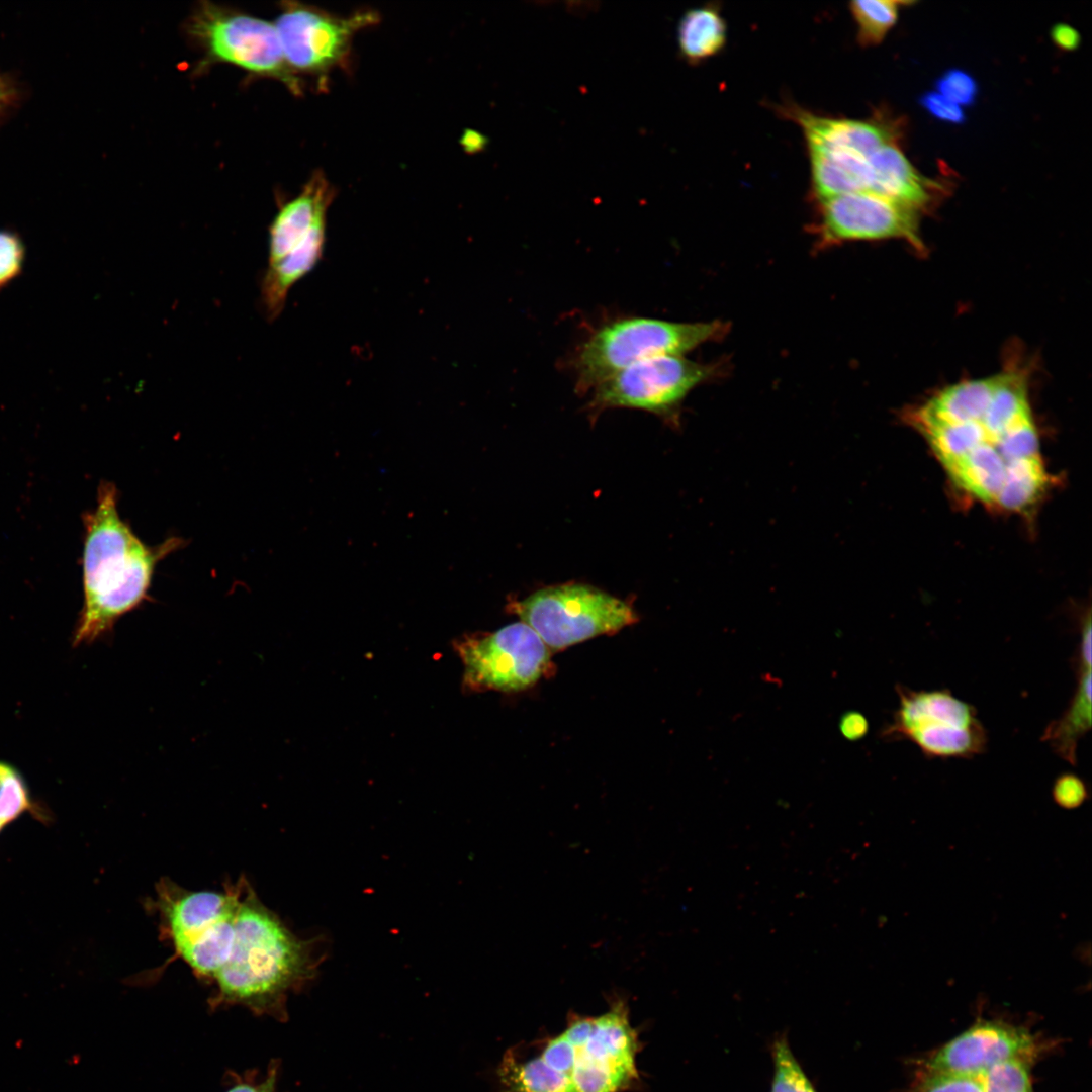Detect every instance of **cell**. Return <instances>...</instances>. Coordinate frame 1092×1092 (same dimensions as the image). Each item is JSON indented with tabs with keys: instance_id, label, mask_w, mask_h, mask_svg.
Masks as SVG:
<instances>
[{
	"instance_id": "6da1fadb",
	"label": "cell",
	"mask_w": 1092,
	"mask_h": 1092,
	"mask_svg": "<svg viewBox=\"0 0 1092 1092\" xmlns=\"http://www.w3.org/2000/svg\"><path fill=\"white\" fill-rule=\"evenodd\" d=\"M232 933L222 965L211 979L210 1004L241 1005L286 1018L288 995L312 981L325 958L322 937L296 936L259 899L245 876L236 880Z\"/></svg>"
},
{
	"instance_id": "7a4b0ae2",
	"label": "cell",
	"mask_w": 1092,
	"mask_h": 1092,
	"mask_svg": "<svg viewBox=\"0 0 1092 1092\" xmlns=\"http://www.w3.org/2000/svg\"><path fill=\"white\" fill-rule=\"evenodd\" d=\"M117 500L115 485L104 481L95 510L85 517L84 607L75 645L110 632L118 618L148 600L157 564L185 542L169 537L157 546L146 545L120 518Z\"/></svg>"
},
{
	"instance_id": "3957f363",
	"label": "cell",
	"mask_w": 1092,
	"mask_h": 1092,
	"mask_svg": "<svg viewBox=\"0 0 1092 1092\" xmlns=\"http://www.w3.org/2000/svg\"><path fill=\"white\" fill-rule=\"evenodd\" d=\"M728 332L722 321L682 323L648 316H620L589 332L571 359L575 388L589 392L602 381L640 361L684 355Z\"/></svg>"
},
{
	"instance_id": "277c9868",
	"label": "cell",
	"mask_w": 1092,
	"mask_h": 1092,
	"mask_svg": "<svg viewBox=\"0 0 1092 1092\" xmlns=\"http://www.w3.org/2000/svg\"><path fill=\"white\" fill-rule=\"evenodd\" d=\"M899 705L880 736L907 740L927 758H972L986 751L988 734L975 707L947 689L912 690L897 685Z\"/></svg>"
},
{
	"instance_id": "5b68a950",
	"label": "cell",
	"mask_w": 1092,
	"mask_h": 1092,
	"mask_svg": "<svg viewBox=\"0 0 1092 1092\" xmlns=\"http://www.w3.org/2000/svg\"><path fill=\"white\" fill-rule=\"evenodd\" d=\"M510 609L551 651L614 633L638 621L636 612L625 601L579 583L541 588L513 602Z\"/></svg>"
},
{
	"instance_id": "8992f818",
	"label": "cell",
	"mask_w": 1092,
	"mask_h": 1092,
	"mask_svg": "<svg viewBox=\"0 0 1092 1092\" xmlns=\"http://www.w3.org/2000/svg\"><path fill=\"white\" fill-rule=\"evenodd\" d=\"M187 30L205 53L207 63H226L275 79L300 95L302 80L285 61L275 25L264 19L201 2Z\"/></svg>"
},
{
	"instance_id": "52a82bcc",
	"label": "cell",
	"mask_w": 1092,
	"mask_h": 1092,
	"mask_svg": "<svg viewBox=\"0 0 1092 1092\" xmlns=\"http://www.w3.org/2000/svg\"><path fill=\"white\" fill-rule=\"evenodd\" d=\"M718 373L717 365L684 355L649 358L595 386L587 407L593 415L609 408H636L674 422L689 393Z\"/></svg>"
},
{
	"instance_id": "ba28073f",
	"label": "cell",
	"mask_w": 1092,
	"mask_h": 1092,
	"mask_svg": "<svg viewBox=\"0 0 1092 1092\" xmlns=\"http://www.w3.org/2000/svg\"><path fill=\"white\" fill-rule=\"evenodd\" d=\"M456 649L464 664V681L474 690L528 689L550 671L552 663L551 650L522 621L462 639Z\"/></svg>"
},
{
	"instance_id": "9c48e42d",
	"label": "cell",
	"mask_w": 1092,
	"mask_h": 1092,
	"mask_svg": "<svg viewBox=\"0 0 1092 1092\" xmlns=\"http://www.w3.org/2000/svg\"><path fill=\"white\" fill-rule=\"evenodd\" d=\"M378 22L372 10L342 17L298 2L282 3L274 25L285 61L298 73L324 80L346 63L354 35Z\"/></svg>"
},
{
	"instance_id": "30bf717a",
	"label": "cell",
	"mask_w": 1092,
	"mask_h": 1092,
	"mask_svg": "<svg viewBox=\"0 0 1092 1092\" xmlns=\"http://www.w3.org/2000/svg\"><path fill=\"white\" fill-rule=\"evenodd\" d=\"M607 999L609 1009L594 1017L583 1040L572 1042L565 1036L574 1048L572 1092H623L639 1081L640 1041L630 1023L627 999L616 992Z\"/></svg>"
},
{
	"instance_id": "8fae6325",
	"label": "cell",
	"mask_w": 1092,
	"mask_h": 1092,
	"mask_svg": "<svg viewBox=\"0 0 1092 1092\" xmlns=\"http://www.w3.org/2000/svg\"><path fill=\"white\" fill-rule=\"evenodd\" d=\"M1053 1043L1028 1028L1003 1019L978 1018L923 1060L919 1068L940 1073L981 1078L992 1067L1007 1061L1035 1063Z\"/></svg>"
},
{
	"instance_id": "7c38bea8",
	"label": "cell",
	"mask_w": 1092,
	"mask_h": 1092,
	"mask_svg": "<svg viewBox=\"0 0 1092 1092\" xmlns=\"http://www.w3.org/2000/svg\"><path fill=\"white\" fill-rule=\"evenodd\" d=\"M815 202L812 229L819 249L893 238L921 245L917 211L912 208L870 192L839 194Z\"/></svg>"
},
{
	"instance_id": "4fadbf2b",
	"label": "cell",
	"mask_w": 1092,
	"mask_h": 1092,
	"mask_svg": "<svg viewBox=\"0 0 1092 1092\" xmlns=\"http://www.w3.org/2000/svg\"><path fill=\"white\" fill-rule=\"evenodd\" d=\"M334 196L333 186L316 172L298 195L280 206L269 228L268 264L326 238L327 212Z\"/></svg>"
},
{
	"instance_id": "5bb4252c",
	"label": "cell",
	"mask_w": 1092,
	"mask_h": 1092,
	"mask_svg": "<svg viewBox=\"0 0 1092 1092\" xmlns=\"http://www.w3.org/2000/svg\"><path fill=\"white\" fill-rule=\"evenodd\" d=\"M870 162L869 192L916 211L930 202L938 187L912 166L897 144L883 147Z\"/></svg>"
},
{
	"instance_id": "9a60e30c",
	"label": "cell",
	"mask_w": 1092,
	"mask_h": 1092,
	"mask_svg": "<svg viewBox=\"0 0 1092 1092\" xmlns=\"http://www.w3.org/2000/svg\"><path fill=\"white\" fill-rule=\"evenodd\" d=\"M1092 656H1076L1077 687L1064 713L1045 727L1041 740L1069 764L1077 765L1080 740L1091 729Z\"/></svg>"
},
{
	"instance_id": "2e32d148",
	"label": "cell",
	"mask_w": 1092,
	"mask_h": 1092,
	"mask_svg": "<svg viewBox=\"0 0 1092 1092\" xmlns=\"http://www.w3.org/2000/svg\"><path fill=\"white\" fill-rule=\"evenodd\" d=\"M727 41V24L718 3L689 9L677 28L679 56L698 65L718 55Z\"/></svg>"
},
{
	"instance_id": "e0dca14e",
	"label": "cell",
	"mask_w": 1092,
	"mask_h": 1092,
	"mask_svg": "<svg viewBox=\"0 0 1092 1092\" xmlns=\"http://www.w3.org/2000/svg\"><path fill=\"white\" fill-rule=\"evenodd\" d=\"M498 1077L505 1092H571L569 1081L538 1056L524 1059L514 1051L504 1056Z\"/></svg>"
},
{
	"instance_id": "ac0fdd59",
	"label": "cell",
	"mask_w": 1092,
	"mask_h": 1092,
	"mask_svg": "<svg viewBox=\"0 0 1092 1092\" xmlns=\"http://www.w3.org/2000/svg\"><path fill=\"white\" fill-rule=\"evenodd\" d=\"M913 2L894 0H859L848 4L857 26V41L862 47L879 44L895 25L901 6Z\"/></svg>"
},
{
	"instance_id": "d6986e66",
	"label": "cell",
	"mask_w": 1092,
	"mask_h": 1092,
	"mask_svg": "<svg viewBox=\"0 0 1092 1092\" xmlns=\"http://www.w3.org/2000/svg\"><path fill=\"white\" fill-rule=\"evenodd\" d=\"M774 1064L770 1092H818L791 1050L786 1032L770 1042Z\"/></svg>"
},
{
	"instance_id": "ffe728a7",
	"label": "cell",
	"mask_w": 1092,
	"mask_h": 1092,
	"mask_svg": "<svg viewBox=\"0 0 1092 1092\" xmlns=\"http://www.w3.org/2000/svg\"><path fill=\"white\" fill-rule=\"evenodd\" d=\"M30 808L21 777L11 766L0 762V825L4 827Z\"/></svg>"
},
{
	"instance_id": "44dd1931",
	"label": "cell",
	"mask_w": 1092,
	"mask_h": 1092,
	"mask_svg": "<svg viewBox=\"0 0 1092 1092\" xmlns=\"http://www.w3.org/2000/svg\"><path fill=\"white\" fill-rule=\"evenodd\" d=\"M906 1092H985L981 1078L917 1069Z\"/></svg>"
},
{
	"instance_id": "7402d4cb",
	"label": "cell",
	"mask_w": 1092,
	"mask_h": 1092,
	"mask_svg": "<svg viewBox=\"0 0 1092 1092\" xmlns=\"http://www.w3.org/2000/svg\"><path fill=\"white\" fill-rule=\"evenodd\" d=\"M937 92L956 104L970 106L976 102L979 87L966 71L949 69L935 82Z\"/></svg>"
},
{
	"instance_id": "603a6c76",
	"label": "cell",
	"mask_w": 1092,
	"mask_h": 1092,
	"mask_svg": "<svg viewBox=\"0 0 1092 1092\" xmlns=\"http://www.w3.org/2000/svg\"><path fill=\"white\" fill-rule=\"evenodd\" d=\"M25 247L21 238L13 232L0 230V290L22 272Z\"/></svg>"
},
{
	"instance_id": "cb8c5ba5",
	"label": "cell",
	"mask_w": 1092,
	"mask_h": 1092,
	"mask_svg": "<svg viewBox=\"0 0 1092 1092\" xmlns=\"http://www.w3.org/2000/svg\"><path fill=\"white\" fill-rule=\"evenodd\" d=\"M1052 797L1059 807L1072 810L1080 807L1089 798V789L1078 775L1064 772L1055 780Z\"/></svg>"
},
{
	"instance_id": "d4e9b609",
	"label": "cell",
	"mask_w": 1092,
	"mask_h": 1092,
	"mask_svg": "<svg viewBox=\"0 0 1092 1092\" xmlns=\"http://www.w3.org/2000/svg\"><path fill=\"white\" fill-rule=\"evenodd\" d=\"M919 103L924 110L940 121L961 124L966 120L963 109L938 92H925L920 97Z\"/></svg>"
},
{
	"instance_id": "484cf974",
	"label": "cell",
	"mask_w": 1092,
	"mask_h": 1092,
	"mask_svg": "<svg viewBox=\"0 0 1092 1092\" xmlns=\"http://www.w3.org/2000/svg\"><path fill=\"white\" fill-rule=\"evenodd\" d=\"M985 1092H1033L1031 1075L1019 1069L1003 1071L987 1083Z\"/></svg>"
},
{
	"instance_id": "4316f807",
	"label": "cell",
	"mask_w": 1092,
	"mask_h": 1092,
	"mask_svg": "<svg viewBox=\"0 0 1092 1092\" xmlns=\"http://www.w3.org/2000/svg\"><path fill=\"white\" fill-rule=\"evenodd\" d=\"M839 728L846 739L855 741L867 735L869 722L861 713L850 711L841 717Z\"/></svg>"
},
{
	"instance_id": "83f0119b",
	"label": "cell",
	"mask_w": 1092,
	"mask_h": 1092,
	"mask_svg": "<svg viewBox=\"0 0 1092 1092\" xmlns=\"http://www.w3.org/2000/svg\"><path fill=\"white\" fill-rule=\"evenodd\" d=\"M1055 44L1065 51L1076 50L1081 41L1078 31L1068 24H1057L1052 29Z\"/></svg>"
},
{
	"instance_id": "f1b7e54d",
	"label": "cell",
	"mask_w": 1092,
	"mask_h": 1092,
	"mask_svg": "<svg viewBox=\"0 0 1092 1092\" xmlns=\"http://www.w3.org/2000/svg\"><path fill=\"white\" fill-rule=\"evenodd\" d=\"M276 1076V1069H273L268 1078L261 1083H239L226 1092H275Z\"/></svg>"
},
{
	"instance_id": "f546056e",
	"label": "cell",
	"mask_w": 1092,
	"mask_h": 1092,
	"mask_svg": "<svg viewBox=\"0 0 1092 1092\" xmlns=\"http://www.w3.org/2000/svg\"><path fill=\"white\" fill-rule=\"evenodd\" d=\"M2 96H3V93H2V87H1V85H0V103H1V101H2V98H3Z\"/></svg>"
},
{
	"instance_id": "4dcf8cb0",
	"label": "cell",
	"mask_w": 1092,
	"mask_h": 1092,
	"mask_svg": "<svg viewBox=\"0 0 1092 1092\" xmlns=\"http://www.w3.org/2000/svg\"><path fill=\"white\" fill-rule=\"evenodd\" d=\"M2 828H3V827H2L1 825H0V831H1V829H2Z\"/></svg>"
}]
</instances>
